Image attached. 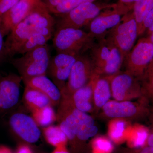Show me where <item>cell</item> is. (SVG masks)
Wrapping results in <instances>:
<instances>
[{
    "label": "cell",
    "instance_id": "60d3db41",
    "mask_svg": "<svg viewBox=\"0 0 153 153\" xmlns=\"http://www.w3.org/2000/svg\"><path fill=\"white\" fill-rule=\"evenodd\" d=\"M121 1L122 3H125V4H128V3H136L139 0H120Z\"/></svg>",
    "mask_w": 153,
    "mask_h": 153
},
{
    "label": "cell",
    "instance_id": "83f0119b",
    "mask_svg": "<svg viewBox=\"0 0 153 153\" xmlns=\"http://www.w3.org/2000/svg\"><path fill=\"white\" fill-rule=\"evenodd\" d=\"M50 39L49 37L33 31L32 35L19 50L18 54L24 55L33 49L44 46L47 44Z\"/></svg>",
    "mask_w": 153,
    "mask_h": 153
},
{
    "label": "cell",
    "instance_id": "277c9868",
    "mask_svg": "<svg viewBox=\"0 0 153 153\" xmlns=\"http://www.w3.org/2000/svg\"><path fill=\"white\" fill-rule=\"evenodd\" d=\"M126 57V72L135 78L144 76L153 59V44L149 37L141 38Z\"/></svg>",
    "mask_w": 153,
    "mask_h": 153
},
{
    "label": "cell",
    "instance_id": "2e32d148",
    "mask_svg": "<svg viewBox=\"0 0 153 153\" xmlns=\"http://www.w3.org/2000/svg\"><path fill=\"white\" fill-rule=\"evenodd\" d=\"M25 85L35 88L49 97L52 106L58 105L61 99V91L46 75H42L23 80Z\"/></svg>",
    "mask_w": 153,
    "mask_h": 153
},
{
    "label": "cell",
    "instance_id": "4fadbf2b",
    "mask_svg": "<svg viewBox=\"0 0 153 153\" xmlns=\"http://www.w3.org/2000/svg\"><path fill=\"white\" fill-rule=\"evenodd\" d=\"M35 0H20L0 18V30L3 37L23 22L29 14Z\"/></svg>",
    "mask_w": 153,
    "mask_h": 153
},
{
    "label": "cell",
    "instance_id": "484cf974",
    "mask_svg": "<svg viewBox=\"0 0 153 153\" xmlns=\"http://www.w3.org/2000/svg\"><path fill=\"white\" fill-rule=\"evenodd\" d=\"M32 117L38 126H48L57 120L52 105H48L32 111Z\"/></svg>",
    "mask_w": 153,
    "mask_h": 153
},
{
    "label": "cell",
    "instance_id": "6da1fadb",
    "mask_svg": "<svg viewBox=\"0 0 153 153\" xmlns=\"http://www.w3.org/2000/svg\"><path fill=\"white\" fill-rule=\"evenodd\" d=\"M58 105L57 120L68 140L85 141L97 133L93 118L74 107L68 99L61 97Z\"/></svg>",
    "mask_w": 153,
    "mask_h": 153
},
{
    "label": "cell",
    "instance_id": "836d02e7",
    "mask_svg": "<svg viewBox=\"0 0 153 153\" xmlns=\"http://www.w3.org/2000/svg\"><path fill=\"white\" fill-rule=\"evenodd\" d=\"M149 38L151 41V42L153 44V32L151 35L149 36ZM146 76H147L149 80H150L153 77V59L152 61L151 62L150 64L148 67L146 73Z\"/></svg>",
    "mask_w": 153,
    "mask_h": 153
},
{
    "label": "cell",
    "instance_id": "cb8c5ba5",
    "mask_svg": "<svg viewBox=\"0 0 153 153\" xmlns=\"http://www.w3.org/2000/svg\"><path fill=\"white\" fill-rule=\"evenodd\" d=\"M44 138L47 142L55 148L66 146L68 138L59 125L49 126L43 129Z\"/></svg>",
    "mask_w": 153,
    "mask_h": 153
},
{
    "label": "cell",
    "instance_id": "1f68e13d",
    "mask_svg": "<svg viewBox=\"0 0 153 153\" xmlns=\"http://www.w3.org/2000/svg\"><path fill=\"white\" fill-rule=\"evenodd\" d=\"M153 24V8L147 15L143 22L139 36L142 35Z\"/></svg>",
    "mask_w": 153,
    "mask_h": 153
},
{
    "label": "cell",
    "instance_id": "b9f144b4",
    "mask_svg": "<svg viewBox=\"0 0 153 153\" xmlns=\"http://www.w3.org/2000/svg\"><path fill=\"white\" fill-rule=\"evenodd\" d=\"M25 1H28V0H25Z\"/></svg>",
    "mask_w": 153,
    "mask_h": 153
},
{
    "label": "cell",
    "instance_id": "f1b7e54d",
    "mask_svg": "<svg viewBox=\"0 0 153 153\" xmlns=\"http://www.w3.org/2000/svg\"><path fill=\"white\" fill-rule=\"evenodd\" d=\"M94 0H63L60 4L50 11L57 15H63L68 13L84 3L93 2Z\"/></svg>",
    "mask_w": 153,
    "mask_h": 153
},
{
    "label": "cell",
    "instance_id": "d6a6232c",
    "mask_svg": "<svg viewBox=\"0 0 153 153\" xmlns=\"http://www.w3.org/2000/svg\"><path fill=\"white\" fill-rule=\"evenodd\" d=\"M1 30H0V63L4 61L7 57L5 48V41Z\"/></svg>",
    "mask_w": 153,
    "mask_h": 153
},
{
    "label": "cell",
    "instance_id": "ac0fdd59",
    "mask_svg": "<svg viewBox=\"0 0 153 153\" xmlns=\"http://www.w3.org/2000/svg\"><path fill=\"white\" fill-rule=\"evenodd\" d=\"M122 19L120 14L117 13L99 15L91 22L89 33L94 36L102 35L107 30L115 27Z\"/></svg>",
    "mask_w": 153,
    "mask_h": 153
},
{
    "label": "cell",
    "instance_id": "9a60e30c",
    "mask_svg": "<svg viewBox=\"0 0 153 153\" xmlns=\"http://www.w3.org/2000/svg\"><path fill=\"white\" fill-rule=\"evenodd\" d=\"M102 108L105 115L113 119L132 118L145 111L142 107L129 100H109Z\"/></svg>",
    "mask_w": 153,
    "mask_h": 153
},
{
    "label": "cell",
    "instance_id": "e575fe53",
    "mask_svg": "<svg viewBox=\"0 0 153 153\" xmlns=\"http://www.w3.org/2000/svg\"><path fill=\"white\" fill-rule=\"evenodd\" d=\"M62 1L63 0H46L44 3L50 12L51 10L60 4Z\"/></svg>",
    "mask_w": 153,
    "mask_h": 153
},
{
    "label": "cell",
    "instance_id": "8992f818",
    "mask_svg": "<svg viewBox=\"0 0 153 153\" xmlns=\"http://www.w3.org/2000/svg\"><path fill=\"white\" fill-rule=\"evenodd\" d=\"M101 9L93 2L84 3L62 15L57 24V29L69 27L79 29L90 25L100 15Z\"/></svg>",
    "mask_w": 153,
    "mask_h": 153
},
{
    "label": "cell",
    "instance_id": "44dd1931",
    "mask_svg": "<svg viewBox=\"0 0 153 153\" xmlns=\"http://www.w3.org/2000/svg\"><path fill=\"white\" fill-rule=\"evenodd\" d=\"M111 40H102L92 50V61L97 74H101L105 63L109 57L111 46Z\"/></svg>",
    "mask_w": 153,
    "mask_h": 153
},
{
    "label": "cell",
    "instance_id": "8d00e7d4",
    "mask_svg": "<svg viewBox=\"0 0 153 153\" xmlns=\"http://www.w3.org/2000/svg\"><path fill=\"white\" fill-rule=\"evenodd\" d=\"M52 153H69L66 149V146H60L55 148Z\"/></svg>",
    "mask_w": 153,
    "mask_h": 153
},
{
    "label": "cell",
    "instance_id": "7402d4cb",
    "mask_svg": "<svg viewBox=\"0 0 153 153\" xmlns=\"http://www.w3.org/2000/svg\"><path fill=\"white\" fill-rule=\"evenodd\" d=\"M108 126V135L112 140L120 143L126 140L131 127L123 119H113Z\"/></svg>",
    "mask_w": 153,
    "mask_h": 153
},
{
    "label": "cell",
    "instance_id": "74e56055",
    "mask_svg": "<svg viewBox=\"0 0 153 153\" xmlns=\"http://www.w3.org/2000/svg\"><path fill=\"white\" fill-rule=\"evenodd\" d=\"M0 153H13L10 148L6 146H0Z\"/></svg>",
    "mask_w": 153,
    "mask_h": 153
},
{
    "label": "cell",
    "instance_id": "7c38bea8",
    "mask_svg": "<svg viewBox=\"0 0 153 153\" xmlns=\"http://www.w3.org/2000/svg\"><path fill=\"white\" fill-rule=\"evenodd\" d=\"M110 85L111 95L117 101L129 100L141 94V88L135 77L126 72L111 76Z\"/></svg>",
    "mask_w": 153,
    "mask_h": 153
},
{
    "label": "cell",
    "instance_id": "603a6c76",
    "mask_svg": "<svg viewBox=\"0 0 153 153\" xmlns=\"http://www.w3.org/2000/svg\"><path fill=\"white\" fill-rule=\"evenodd\" d=\"M111 41L112 44L109 57L105 63L102 73L112 76L119 70L124 58L119 49Z\"/></svg>",
    "mask_w": 153,
    "mask_h": 153
},
{
    "label": "cell",
    "instance_id": "ba28073f",
    "mask_svg": "<svg viewBox=\"0 0 153 153\" xmlns=\"http://www.w3.org/2000/svg\"><path fill=\"white\" fill-rule=\"evenodd\" d=\"M22 81L21 76L14 73L0 76V115L10 111L18 104Z\"/></svg>",
    "mask_w": 153,
    "mask_h": 153
},
{
    "label": "cell",
    "instance_id": "f35d334b",
    "mask_svg": "<svg viewBox=\"0 0 153 153\" xmlns=\"http://www.w3.org/2000/svg\"><path fill=\"white\" fill-rule=\"evenodd\" d=\"M140 153H153V147L149 146L144 148Z\"/></svg>",
    "mask_w": 153,
    "mask_h": 153
},
{
    "label": "cell",
    "instance_id": "5b68a950",
    "mask_svg": "<svg viewBox=\"0 0 153 153\" xmlns=\"http://www.w3.org/2000/svg\"><path fill=\"white\" fill-rule=\"evenodd\" d=\"M95 73L91 60L79 55L72 66L68 81L61 91V97L70 96L77 89L90 82Z\"/></svg>",
    "mask_w": 153,
    "mask_h": 153
},
{
    "label": "cell",
    "instance_id": "d4e9b609",
    "mask_svg": "<svg viewBox=\"0 0 153 153\" xmlns=\"http://www.w3.org/2000/svg\"><path fill=\"white\" fill-rule=\"evenodd\" d=\"M149 129L140 125L131 127L127 138L128 144L131 147L140 148L143 146L147 141Z\"/></svg>",
    "mask_w": 153,
    "mask_h": 153
},
{
    "label": "cell",
    "instance_id": "7a4b0ae2",
    "mask_svg": "<svg viewBox=\"0 0 153 153\" xmlns=\"http://www.w3.org/2000/svg\"><path fill=\"white\" fill-rule=\"evenodd\" d=\"M50 59L49 47L46 44L27 52L22 57L13 58L11 63L19 72L23 81L46 75Z\"/></svg>",
    "mask_w": 153,
    "mask_h": 153
},
{
    "label": "cell",
    "instance_id": "d6986e66",
    "mask_svg": "<svg viewBox=\"0 0 153 153\" xmlns=\"http://www.w3.org/2000/svg\"><path fill=\"white\" fill-rule=\"evenodd\" d=\"M98 75L95 73L93 76V101L97 107L102 108L109 101L111 92L108 79L99 78Z\"/></svg>",
    "mask_w": 153,
    "mask_h": 153
},
{
    "label": "cell",
    "instance_id": "8fae6325",
    "mask_svg": "<svg viewBox=\"0 0 153 153\" xmlns=\"http://www.w3.org/2000/svg\"><path fill=\"white\" fill-rule=\"evenodd\" d=\"M78 56L60 53L50 59L47 74L60 91L66 85L72 66Z\"/></svg>",
    "mask_w": 153,
    "mask_h": 153
},
{
    "label": "cell",
    "instance_id": "e0dca14e",
    "mask_svg": "<svg viewBox=\"0 0 153 153\" xmlns=\"http://www.w3.org/2000/svg\"><path fill=\"white\" fill-rule=\"evenodd\" d=\"M93 76L90 82L74 91L70 96L62 97L68 99L72 105L79 110L87 113L91 112L94 102Z\"/></svg>",
    "mask_w": 153,
    "mask_h": 153
},
{
    "label": "cell",
    "instance_id": "ab89813d",
    "mask_svg": "<svg viewBox=\"0 0 153 153\" xmlns=\"http://www.w3.org/2000/svg\"><path fill=\"white\" fill-rule=\"evenodd\" d=\"M148 88L149 90L151 91L153 94V77L149 80V82L148 84Z\"/></svg>",
    "mask_w": 153,
    "mask_h": 153
},
{
    "label": "cell",
    "instance_id": "ffe728a7",
    "mask_svg": "<svg viewBox=\"0 0 153 153\" xmlns=\"http://www.w3.org/2000/svg\"><path fill=\"white\" fill-rule=\"evenodd\" d=\"M23 100L32 112L48 105L52 106V102L48 97L41 91L29 86L25 87Z\"/></svg>",
    "mask_w": 153,
    "mask_h": 153
},
{
    "label": "cell",
    "instance_id": "4dcf8cb0",
    "mask_svg": "<svg viewBox=\"0 0 153 153\" xmlns=\"http://www.w3.org/2000/svg\"><path fill=\"white\" fill-rule=\"evenodd\" d=\"M20 0H0V18Z\"/></svg>",
    "mask_w": 153,
    "mask_h": 153
},
{
    "label": "cell",
    "instance_id": "9c48e42d",
    "mask_svg": "<svg viewBox=\"0 0 153 153\" xmlns=\"http://www.w3.org/2000/svg\"><path fill=\"white\" fill-rule=\"evenodd\" d=\"M45 3L35 0L31 11L24 20L33 31L51 38L54 31L55 19Z\"/></svg>",
    "mask_w": 153,
    "mask_h": 153
},
{
    "label": "cell",
    "instance_id": "5bb4252c",
    "mask_svg": "<svg viewBox=\"0 0 153 153\" xmlns=\"http://www.w3.org/2000/svg\"><path fill=\"white\" fill-rule=\"evenodd\" d=\"M33 32L31 27L24 21L13 29L5 41L7 57H12L18 55L19 50Z\"/></svg>",
    "mask_w": 153,
    "mask_h": 153
},
{
    "label": "cell",
    "instance_id": "3957f363",
    "mask_svg": "<svg viewBox=\"0 0 153 153\" xmlns=\"http://www.w3.org/2000/svg\"><path fill=\"white\" fill-rule=\"evenodd\" d=\"M94 36L79 29L65 27L57 29L53 39L57 53L79 56L91 46Z\"/></svg>",
    "mask_w": 153,
    "mask_h": 153
},
{
    "label": "cell",
    "instance_id": "d590c367",
    "mask_svg": "<svg viewBox=\"0 0 153 153\" xmlns=\"http://www.w3.org/2000/svg\"><path fill=\"white\" fill-rule=\"evenodd\" d=\"M16 153H33L30 148L27 145L25 144L20 145L17 148Z\"/></svg>",
    "mask_w": 153,
    "mask_h": 153
},
{
    "label": "cell",
    "instance_id": "4316f807",
    "mask_svg": "<svg viewBox=\"0 0 153 153\" xmlns=\"http://www.w3.org/2000/svg\"><path fill=\"white\" fill-rule=\"evenodd\" d=\"M153 8V0H139L134 4L133 14L137 25L138 36L145 18Z\"/></svg>",
    "mask_w": 153,
    "mask_h": 153
},
{
    "label": "cell",
    "instance_id": "52a82bcc",
    "mask_svg": "<svg viewBox=\"0 0 153 153\" xmlns=\"http://www.w3.org/2000/svg\"><path fill=\"white\" fill-rule=\"evenodd\" d=\"M112 38L110 39L120 50L124 58L134 47L138 36L137 25L134 14L121 21L113 28Z\"/></svg>",
    "mask_w": 153,
    "mask_h": 153
},
{
    "label": "cell",
    "instance_id": "f546056e",
    "mask_svg": "<svg viewBox=\"0 0 153 153\" xmlns=\"http://www.w3.org/2000/svg\"><path fill=\"white\" fill-rule=\"evenodd\" d=\"M91 146L94 153H111L113 149L110 141L105 137L96 138L92 141Z\"/></svg>",
    "mask_w": 153,
    "mask_h": 153
},
{
    "label": "cell",
    "instance_id": "30bf717a",
    "mask_svg": "<svg viewBox=\"0 0 153 153\" xmlns=\"http://www.w3.org/2000/svg\"><path fill=\"white\" fill-rule=\"evenodd\" d=\"M11 131L26 142L33 143L38 141L41 136L38 126L33 117L22 112L12 114L9 120Z\"/></svg>",
    "mask_w": 153,
    "mask_h": 153
}]
</instances>
